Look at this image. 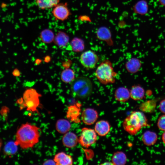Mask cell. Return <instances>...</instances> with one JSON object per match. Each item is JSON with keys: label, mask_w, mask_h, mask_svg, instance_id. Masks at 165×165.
<instances>
[{"label": "cell", "mask_w": 165, "mask_h": 165, "mask_svg": "<svg viewBox=\"0 0 165 165\" xmlns=\"http://www.w3.org/2000/svg\"><path fill=\"white\" fill-rule=\"evenodd\" d=\"M162 139L163 142L165 144V131H164L162 134Z\"/></svg>", "instance_id": "obj_31"}, {"label": "cell", "mask_w": 165, "mask_h": 165, "mask_svg": "<svg viewBox=\"0 0 165 165\" xmlns=\"http://www.w3.org/2000/svg\"><path fill=\"white\" fill-rule=\"evenodd\" d=\"M126 155L121 151L114 153L112 159V163L114 165H124L126 163Z\"/></svg>", "instance_id": "obj_25"}, {"label": "cell", "mask_w": 165, "mask_h": 165, "mask_svg": "<svg viewBox=\"0 0 165 165\" xmlns=\"http://www.w3.org/2000/svg\"><path fill=\"white\" fill-rule=\"evenodd\" d=\"M39 37L43 43L49 44L53 41L55 35L52 30L50 29L46 28L41 31Z\"/></svg>", "instance_id": "obj_20"}, {"label": "cell", "mask_w": 165, "mask_h": 165, "mask_svg": "<svg viewBox=\"0 0 165 165\" xmlns=\"http://www.w3.org/2000/svg\"><path fill=\"white\" fill-rule=\"evenodd\" d=\"M71 124L68 120L64 119L58 120L56 124V128L59 133L65 134L68 132L71 128Z\"/></svg>", "instance_id": "obj_19"}, {"label": "cell", "mask_w": 165, "mask_h": 165, "mask_svg": "<svg viewBox=\"0 0 165 165\" xmlns=\"http://www.w3.org/2000/svg\"><path fill=\"white\" fill-rule=\"evenodd\" d=\"M141 66V61L135 58L130 59L126 64L127 70L129 72L132 73L137 72L140 69Z\"/></svg>", "instance_id": "obj_18"}, {"label": "cell", "mask_w": 165, "mask_h": 165, "mask_svg": "<svg viewBox=\"0 0 165 165\" xmlns=\"http://www.w3.org/2000/svg\"><path fill=\"white\" fill-rule=\"evenodd\" d=\"M95 131L99 135H106L110 130V125L108 122L101 120L97 122L95 126Z\"/></svg>", "instance_id": "obj_15"}, {"label": "cell", "mask_w": 165, "mask_h": 165, "mask_svg": "<svg viewBox=\"0 0 165 165\" xmlns=\"http://www.w3.org/2000/svg\"><path fill=\"white\" fill-rule=\"evenodd\" d=\"M52 13L56 20L62 21L67 20L71 15L66 2L59 3L53 8Z\"/></svg>", "instance_id": "obj_7"}, {"label": "cell", "mask_w": 165, "mask_h": 165, "mask_svg": "<svg viewBox=\"0 0 165 165\" xmlns=\"http://www.w3.org/2000/svg\"><path fill=\"white\" fill-rule=\"evenodd\" d=\"M69 40L68 35L65 32L59 31L55 36L53 42L60 48H64L68 44Z\"/></svg>", "instance_id": "obj_12"}, {"label": "cell", "mask_w": 165, "mask_h": 165, "mask_svg": "<svg viewBox=\"0 0 165 165\" xmlns=\"http://www.w3.org/2000/svg\"><path fill=\"white\" fill-rule=\"evenodd\" d=\"M61 78L64 82L68 83L72 82L75 79V73L72 69L66 68L62 72Z\"/></svg>", "instance_id": "obj_24"}, {"label": "cell", "mask_w": 165, "mask_h": 165, "mask_svg": "<svg viewBox=\"0 0 165 165\" xmlns=\"http://www.w3.org/2000/svg\"><path fill=\"white\" fill-rule=\"evenodd\" d=\"M17 146L15 142H9L5 146V152L8 155H12L15 154L17 150Z\"/></svg>", "instance_id": "obj_27"}, {"label": "cell", "mask_w": 165, "mask_h": 165, "mask_svg": "<svg viewBox=\"0 0 165 165\" xmlns=\"http://www.w3.org/2000/svg\"><path fill=\"white\" fill-rule=\"evenodd\" d=\"M148 126L146 117L140 111L132 112L125 119L123 123L124 130L132 135L137 134L142 127Z\"/></svg>", "instance_id": "obj_2"}, {"label": "cell", "mask_w": 165, "mask_h": 165, "mask_svg": "<svg viewBox=\"0 0 165 165\" xmlns=\"http://www.w3.org/2000/svg\"><path fill=\"white\" fill-rule=\"evenodd\" d=\"M71 89L74 97L80 99L85 98L89 97L92 93V84L88 78L79 77L72 82Z\"/></svg>", "instance_id": "obj_3"}, {"label": "cell", "mask_w": 165, "mask_h": 165, "mask_svg": "<svg viewBox=\"0 0 165 165\" xmlns=\"http://www.w3.org/2000/svg\"><path fill=\"white\" fill-rule=\"evenodd\" d=\"M60 0H36V4L41 10L53 8L60 3Z\"/></svg>", "instance_id": "obj_21"}, {"label": "cell", "mask_w": 165, "mask_h": 165, "mask_svg": "<svg viewBox=\"0 0 165 165\" xmlns=\"http://www.w3.org/2000/svg\"><path fill=\"white\" fill-rule=\"evenodd\" d=\"M53 160L57 165H71L73 164L72 156L63 152L56 154L54 156Z\"/></svg>", "instance_id": "obj_14"}, {"label": "cell", "mask_w": 165, "mask_h": 165, "mask_svg": "<svg viewBox=\"0 0 165 165\" xmlns=\"http://www.w3.org/2000/svg\"><path fill=\"white\" fill-rule=\"evenodd\" d=\"M95 74L99 81L104 84L114 83L116 76L111 63L107 60L102 62L98 66Z\"/></svg>", "instance_id": "obj_4"}, {"label": "cell", "mask_w": 165, "mask_h": 165, "mask_svg": "<svg viewBox=\"0 0 165 165\" xmlns=\"http://www.w3.org/2000/svg\"><path fill=\"white\" fill-rule=\"evenodd\" d=\"M116 99L118 101L124 102L127 101L130 97V92L125 87H119L117 89L115 94Z\"/></svg>", "instance_id": "obj_17"}, {"label": "cell", "mask_w": 165, "mask_h": 165, "mask_svg": "<svg viewBox=\"0 0 165 165\" xmlns=\"http://www.w3.org/2000/svg\"><path fill=\"white\" fill-rule=\"evenodd\" d=\"M157 138V135L156 133L149 130L145 131L142 136L143 143L148 146L154 145L156 142Z\"/></svg>", "instance_id": "obj_16"}, {"label": "cell", "mask_w": 165, "mask_h": 165, "mask_svg": "<svg viewBox=\"0 0 165 165\" xmlns=\"http://www.w3.org/2000/svg\"><path fill=\"white\" fill-rule=\"evenodd\" d=\"M43 165H56V163L53 160H48L45 161L43 163Z\"/></svg>", "instance_id": "obj_30"}, {"label": "cell", "mask_w": 165, "mask_h": 165, "mask_svg": "<svg viewBox=\"0 0 165 165\" xmlns=\"http://www.w3.org/2000/svg\"><path fill=\"white\" fill-rule=\"evenodd\" d=\"M96 35L99 40L106 42L109 46L113 45L111 32L107 27L102 26L99 27L96 31Z\"/></svg>", "instance_id": "obj_10"}, {"label": "cell", "mask_w": 165, "mask_h": 165, "mask_svg": "<svg viewBox=\"0 0 165 165\" xmlns=\"http://www.w3.org/2000/svg\"><path fill=\"white\" fill-rule=\"evenodd\" d=\"M39 129L28 123L22 124L16 132L15 143L23 149L32 148L39 142Z\"/></svg>", "instance_id": "obj_1"}, {"label": "cell", "mask_w": 165, "mask_h": 165, "mask_svg": "<svg viewBox=\"0 0 165 165\" xmlns=\"http://www.w3.org/2000/svg\"><path fill=\"white\" fill-rule=\"evenodd\" d=\"M157 125L159 129L165 131V114L162 115L159 117L158 120Z\"/></svg>", "instance_id": "obj_28"}, {"label": "cell", "mask_w": 165, "mask_h": 165, "mask_svg": "<svg viewBox=\"0 0 165 165\" xmlns=\"http://www.w3.org/2000/svg\"><path fill=\"white\" fill-rule=\"evenodd\" d=\"M159 108L160 111L165 114V99L162 100L160 102Z\"/></svg>", "instance_id": "obj_29"}, {"label": "cell", "mask_w": 165, "mask_h": 165, "mask_svg": "<svg viewBox=\"0 0 165 165\" xmlns=\"http://www.w3.org/2000/svg\"><path fill=\"white\" fill-rule=\"evenodd\" d=\"M97 139L96 132L93 129L84 127L78 139V142L82 146L88 148L95 143Z\"/></svg>", "instance_id": "obj_6"}, {"label": "cell", "mask_w": 165, "mask_h": 165, "mask_svg": "<svg viewBox=\"0 0 165 165\" xmlns=\"http://www.w3.org/2000/svg\"><path fill=\"white\" fill-rule=\"evenodd\" d=\"M1 142L0 141V148H1Z\"/></svg>", "instance_id": "obj_32"}, {"label": "cell", "mask_w": 165, "mask_h": 165, "mask_svg": "<svg viewBox=\"0 0 165 165\" xmlns=\"http://www.w3.org/2000/svg\"><path fill=\"white\" fill-rule=\"evenodd\" d=\"M98 117V114L95 110L91 108L85 109L82 112L81 118L83 122L86 124H94Z\"/></svg>", "instance_id": "obj_11"}, {"label": "cell", "mask_w": 165, "mask_h": 165, "mask_svg": "<svg viewBox=\"0 0 165 165\" xmlns=\"http://www.w3.org/2000/svg\"><path fill=\"white\" fill-rule=\"evenodd\" d=\"M130 97L135 100L142 99L145 95V90L141 86L136 85L131 88L130 92Z\"/></svg>", "instance_id": "obj_22"}, {"label": "cell", "mask_w": 165, "mask_h": 165, "mask_svg": "<svg viewBox=\"0 0 165 165\" xmlns=\"http://www.w3.org/2000/svg\"><path fill=\"white\" fill-rule=\"evenodd\" d=\"M97 55L90 50L86 51L81 55L80 61L82 65L86 68L92 69L94 68L98 62Z\"/></svg>", "instance_id": "obj_8"}, {"label": "cell", "mask_w": 165, "mask_h": 165, "mask_svg": "<svg viewBox=\"0 0 165 165\" xmlns=\"http://www.w3.org/2000/svg\"><path fill=\"white\" fill-rule=\"evenodd\" d=\"M81 106L80 104L77 103L68 107L66 116L69 120L76 123H80Z\"/></svg>", "instance_id": "obj_9"}, {"label": "cell", "mask_w": 165, "mask_h": 165, "mask_svg": "<svg viewBox=\"0 0 165 165\" xmlns=\"http://www.w3.org/2000/svg\"><path fill=\"white\" fill-rule=\"evenodd\" d=\"M62 141L64 146L71 148L76 145L78 142V139L75 134L68 132L64 135L62 138Z\"/></svg>", "instance_id": "obj_13"}, {"label": "cell", "mask_w": 165, "mask_h": 165, "mask_svg": "<svg viewBox=\"0 0 165 165\" xmlns=\"http://www.w3.org/2000/svg\"><path fill=\"white\" fill-rule=\"evenodd\" d=\"M39 94L35 89H27L24 92L22 100L23 108H26L27 110L31 112H38L37 109L40 105Z\"/></svg>", "instance_id": "obj_5"}, {"label": "cell", "mask_w": 165, "mask_h": 165, "mask_svg": "<svg viewBox=\"0 0 165 165\" xmlns=\"http://www.w3.org/2000/svg\"><path fill=\"white\" fill-rule=\"evenodd\" d=\"M156 102L152 100H148L142 104L140 106V109L147 112H152L156 108Z\"/></svg>", "instance_id": "obj_26"}, {"label": "cell", "mask_w": 165, "mask_h": 165, "mask_svg": "<svg viewBox=\"0 0 165 165\" xmlns=\"http://www.w3.org/2000/svg\"><path fill=\"white\" fill-rule=\"evenodd\" d=\"M72 50L75 52H80L84 50L85 45L82 39L78 37H74L70 42Z\"/></svg>", "instance_id": "obj_23"}]
</instances>
